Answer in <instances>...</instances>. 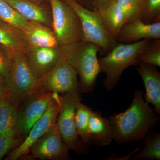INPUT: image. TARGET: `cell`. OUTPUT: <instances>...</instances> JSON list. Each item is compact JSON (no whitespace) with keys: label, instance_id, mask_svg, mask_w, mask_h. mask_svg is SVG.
<instances>
[{"label":"cell","instance_id":"6da1fadb","mask_svg":"<svg viewBox=\"0 0 160 160\" xmlns=\"http://www.w3.org/2000/svg\"><path fill=\"white\" fill-rule=\"evenodd\" d=\"M113 140L118 144L144 139L159 120V115L144 99L143 92L136 90L130 106L125 111L109 117Z\"/></svg>","mask_w":160,"mask_h":160},{"label":"cell","instance_id":"7a4b0ae2","mask_svg":"<svg viewBox=\"0 0 160 160\" xmlns=\"http://www.w3.org/2000/svg\"><path fill=\"white\" fill-rule=\"evenodd\" d=\"M61 49L63 58L79 76L80 92L88 93L93 91L101 72L97 54L101 48L93 43L81 40Z\"/></svg>","mask_w":160,"mask_h":160},{"label":"cell","instance_id":"3957f363","mask_svg":"<svg viewBox=\"0 0 160 160\" xmlns=\"http://www.w3.org/2000/svg\"><path fill=\"white\" fill-rule=\"evenodd\" d=\"M150 41L144 39L129 44H117L108 54L98 59L100 72L106 74L104 86L107 91L115 88L125 69L132 65L137 66L138 57Z\"/></svg>","mask_w":160,"mask_h":160},{"label":"cell","instance_id":"277c9868","mask_svg":"<svg viewBox=\"0 0 160 160\" xmlns=\"http://www.w3.org/2000/svg\"><path fill=\"white\" fill-rule=\"evenodd\" d=\"M9 92V99L18 105L20 102L33 95L45 92L29 67L26 52L13 54L12 62L6 79Z\"/></svg>","mask_w":160,"mask_h":160},{"label":"cell","instance_id":"5b68a950","mask_svg":"<svg viewBox=\"0 0 160 160\" xmlns=\"http://www.w3.org/2000/svg\"><path fill=\"white\" fill-rule=\"evenodd\" d=\"M52 29L61 47L83 40L81 21L73 9L63 0H49Z\"/></svg>","mask_w":160,"mask_h":160},{"label":"cell","instance_id":"8992f818","mask_svg":"<svg viewBox=\"0 0 160 160\" xmlns=\"http://www.w3.org/2000/svg\"><path fill=\"white\" fill-rule=\"evenodd\" d=\"M79 92L66 93L59 96V109L57 127L63 142L69 149L85 153L88 151L87 144L80 139L75 124L76 105L81 101Z\"/></svg>","mask_w":160,"mask_h":160},{"label":"cell","instance_id":"52a82bcc","mask_svg":"<svg viewBox=\"0 0 160 160\" xmlns=\"http://www.w3.org/2000/svg\"><path fill=\"white\" fill-rule=\"evenodd\" d=\"M73 9L81 21L83 40L99 46L109 52L117 44L106 31L97 11L90 10L76 0H63Z\"/></svg>","mask_w":160,"mask_h":160},{"label":"cell","instance_id":"ba28073f","mask_svg":"<svg viewBox=\"0 0 160 160\" xmlns=\"http://www.w3.org/2000/svg\"><path fill=\"white\" fill-rule=\"evenodd\" d=\"M78 73L74 68L66 60L62 59L39 80L40 86L44 92L61 94L81 92Z\"/></svg>","mask_w":160,"mask_h":160},{"label":"cell","instance_id":"9c48e42d","mask_svg":"<svg viewBox=\"0 0 160 160\" xmlns=\"http://www.w3.org/2000/svg\"><path fill=\"white\" fill-rule=\"evenodd\" d=\"M59 96L57 92H53V99L44 114L32 126L24 142L8 155L6 160H17L24 156L37 140L56 126Z\"/></svg>","mask_w":160,"mask_h":160},{"label":"cell","instance_id":"30bf717a","mask_svg":"<svg viewBox=\"0 0 160 160\" xmlns=\"http://www.w3.org/2000/svg\"><path fill=\"white\" fill-rule=\"evenodd\" d=\"M53 98V92H45L26 98L27 101L18 109L17 132L18 135H27L33 125L46 111Z\"/></svg>","mask_w":160,"mask_h":160},{"label":"cell","instance_id":"8fae6325","mask_svg":"<svg viewBox=\"0 0 160 160\" xmlns=\"http://www.w3.org/2000/svg\"><path fill=\"white\" fill-rule=\"evenodd\" d=\"M68 146L63 142L56 126L42 136L30 147L29 151L34 158L66 160L70 159Z\"/></svg>","mask_w":160,"mask_h":160},{"label":"cell","instance_id":"7c38bea8","mask_svg":"<svg viewBox=\"0 0 160 160\" xmlns=\"http://www.w3.org/2000/svg\"><path fill=\"white\" fill-rule=\"evenodd\" d=\"M26 55L29 67L39 80L62 58L61 47L31 48L26 52Z\"/></svg>","mask_w":160,"mask_h":160},{"label":"cell","instance_id":"4fadbf2b","mask_svg":"<svg viewBox=\"0 0 160 160\" xmlns=\"http://www.w3.org/2000/svg\"><path fill=\"white\" fill-rule=\"evenodd\" d=\"M160 22L146 23L141 20L126 23L121 29L117 41L129 44L144 39H160Z\"/></svg>","mask_w":160,"mask_h":160},{"label":"cell","instance_id":"5bb4252c","mask_svg":"<svg viewBox=\"0 0 160 160\" xmlns=\"http://www.w3.org/2000/svg\"><path fill=\"white\" fill-rule=\"evenodd\" d=\"M22 16L28 21L45 25L52 29V16L51 9L45 3L34 0H5Z\"/></svg>","mask_w":160,"mask_h":160},{"label":"cell","instance_id":"9a60e30c","mask_svg":"<svg viewBox=\"0 0 160 160\" xmlns=\"http://www.w3.org/2000/svg\"><path fill=\"white\" fill-rule=\"evenodd\" d=\"M137 67L138 73L142 78L145 89V101L151 104L155 111L160 113V73L156 66L140 63Z\"/></svg>","mask_w":160,"mask_h":160},{"label":"cell","instance_id":"2e32d148","mask_svg":"<svg viewBox=\"0 0 160 160\" xmlns=\"http://www.w3.org/2000/svg\"><path fill=\"white\" fill-rule=\"evenodd\" d=\"M21 31L29 49L41 47H61L52 29L42 24L29 21Z\"/></svg>","mask_w":160,"mask_h":160},{"label":"cell","instance_id":"e0dca14e","mask_svg":"<svg viewBox=\"0 0 160 160\" xmlns=\"http://www.w3.org/2000/svg\"><path fill=\"white\" fill-rule=\"evenodd\" d=\"M88 144L101 147L109 146L113 140L109 120L99 111H92L88 128Z\"/></svg>","mask_w":160,"mask_h":160},{"label":"cell","instance_id":"ac0fdd59","mask_svg":"<svg viewBox=\"0 0 160 160\" xmlns=\"http://www.w3.org/2000/svg\"><path fill=\"white\" fill-rule=\"evenodd\" d=\"M97 11L106 31L113 39L117 41L126 21L116 1L99 9Z\"/></svg>","mask_w":160,"mask_h":160},{"label":"cell","instance_id":"d6986e66","mask_svg":"<svg viewBox=\"0 0 160 160\" xmlns=\"http://www.w3.org/2000/svg\"><path fill=\"white\" fill-rule=\"evenodd\" d=\"M0 46L13 54L21 52H26L29 49L22 31L1 20Z\"/></svg>","mask_w":160,"mask_h":160},{"label":"cell","instance_id":"ffe728a7","mask_svg":"<svg viewBox=\"0 0 160 160\" xmlns=\"http://www.w3.org/2000/svg\"><path fill=\"white\" fill-rule=\"evenodd\" d=\"M18 106L9 99L0 101V134L18 133Z\"/></svg>","mask_w":160,"mask_h":160},{"label":"cell","instance_id":"44dd1931","mask_svg":"<svg viewBox=\"0 0 160 160\" xmlns=\"http://www.w3.org/2000/svg\"><path fill=\"white\" fill-rule=\"evenodd\" d=\"M92 110L81 102H78L75 111V124L79 137L84 142L88 144V125Z\"/></svg>","mask_w":160,"mask_h":160},{"label":"cell","instance_id":"7402d4cb","mask_svg":"<svg viewBox=\"0 0 160 160\" xmlns=\"http://www.w3.org/2000/svg\"><path fill=\"white\" fill-rule=\"evenodd\" d=\"M0 20L20 30L29 22L5 0H0Z\"/></svg>","mask_w":160,"mask_h":160},{"label":"cell","instance_id":"603a6c76","mask_svg":"<svg viewBox=\"0 0 160 160\" xmlns=\"http://www.w3.org/2000/svg\"><path fill=\"white\" fill-rule=\"evenodd\" d=\"M137 65L142 63L160 67V39L149 42L137 60Z\"/></svg>","mask_w":160,"mask_h":160},{"label":"cell","instance_id":"cb8c5ba5","mask_svg":"<svg viewBox=\"0 0 160 160\" xmlns=\"http://www.w3.org/2000/svg\"><path fill=\"white\" fill-rule=\"evenodd\" d=\"M147 159L160 160V134L154 132L148 137L142 150L136 156L133 160Z\"/></svg>","mask_w":160,"mask_h":160},{"label":"cell","instance_id":"d4e9b609","mask_svg":"<svg viewBox=\"0 0 160 160\" xmlns=\"http://www.w3.org/2000/svg\"><path fill=\"white\" fill-rule=\"evenodd\" d=\"M116 2L122 12L126 23L141 19L142 0H116Z\"/></svg>","mask_w":160,"mask_h":160},{"label":"cell","instance_id":"484cf974","mask_svg":"<svg viewBox=\"0 0 160 160\" xmlns=\"http://www.w3.org/2000/svg\"><path fill=\"white\" fill-rule=\"evenodd\" d=\"M142 9L141 20L143 22H160V0H142Z\"/></svg>","mask_w":160,"mask_h":160},{"label":"cell","instance_id":"4316f807","mask_svg":"<svg viewBox=\"0 0 160 160\" xmlns=\"http://www.w3.org/2000/svg\"><path fill=\"white\" fill-rule=\"evenodd\" d=\"M17 133L0 134V160L12 148L19 146L20 139Z\"/></svg>","mask_w":160,"mask_h":160},{"label":"cell","instance_id":"83f0119b","mask_svg":"<svg viewBox=\"0 0 160 160\" xmlns=\"http://www.w3.org/2000/svg\"><path fill=\"white\" fill-rule=\"evenodd\" d=\"M13 54L7 49L0 46V75L5 80L11 69Z\"/></svg>","mask_w":160,"mask_h":160},{"label":"cell","instance_id":"f1b7e54d","mask_svg":"<svg viewBox=\"0 0 160 160\" xmlns=\"http://www.w3.org/2000/svg\"><path fill=\"white\" fill-rule=\"evenodd\" d=\"M9 99V92L6 80L0 75V101Z\"/></svg>","mask_w":160,"mask_h":160},{"label":"cell","instance_id":"f546056e","mask_svg":"<svg viewBox=\"0 0 160 160\" xmlns=\"http://www.w3.org/2000/svg\"><path fill=\"white\" fill-rule=\"evenodd\" d=\"M116 0H90L93 10L97 11L99 9L109 5Z\"/></svg>","mask_w":160,"mask_h":160},{"label":"cell","instance_id":"4dcf8cb0","mask_svg":"<svg viewBox=\"0 0 160 160\" xmlns=\"http://www.w3.org/2000/svg\"><path fill=\"white\" fill-rule=\"evenodd\" d=\"M76 1H77L78 2L82 5L84 7H86L87 9L93 10L90 0H76Z\"/></svg>","mask_w":160,"mask_h":160},{"label":"cell","instance_id":"1f68e13d","mask_svg":"<svg viewBox=\"0 0 160 160\" xmlns=\"http://www.w3.org/2000/svg\"><path fill=\"white\" fill-rule=\"evenodd\" d=\"M34 1H37V2H39L45 3L46 2H49V0H34Z\"/></svg>","mask_w":160,"mask_h":160}]
</instances>
